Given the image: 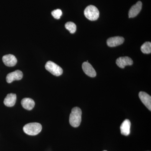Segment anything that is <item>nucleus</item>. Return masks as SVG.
<instances>
[{"instance_id": "nucleus-1", "label": "nucleus", "mask_w": 151, "mask_h": 151, "mask_svg": "<svg viewBox=\"0 0 151 151\" xmlns=\"http://www.w3.org/2000/svg\"><path fill=\"white\" fill-rule=\"evenodd\" d=\"M82 112L78 107H74L71 110L69 117V123L72 127L76 128L80 126L81 121Z\"/></svg>"}, {"instance_id": "nucleus-2", "label": "nucleus", "mask_w": 151, "mask_h": 151, "mask_svg": "<svg viewBox=\"0 0 151 151\" xmlns=\"http://www.w3.org/2000/svg\"><path fill=\"white\" fill-rule=\"evenodd\" d=\"M42 129V127L38 123H31L27 124L23 127V131L27 134L35 136L39 134Z\"/></svg>"}, {"instance_id": "nucleus-3", "label": "nucleus", "mask_w": 151, "mask_h": 151, "mask_svg": "<svg viewBox=\"0 0 151 151\" xmlns=\"http://www.w3.org/2000/svg\"><path fill=\"white\" fill-rule=\"evenodd\" d=\"M85 17L90 21H95L99 18L100 12L95 6L89 5L86 7L84 11Z\"/></svg>"}, {"instance_id": "nucleus-4", "label": "nucleus", "mask_w": 151, "mask_h": 151, "mask_svg": "<svg viewBox=\"0 0 151 151\" xmlns=\"http://www.w3.org/2000/svg\"><path fill=\"white\" fill-rule=\"evenodd\" d=\"M45 67L47 70L55 76H60L62 75L63 72V70L60 66L51 61L47 62Z\"/></svg>"}, {"instance_id": "nucleus-5", "label": "nucleus", "mask_w": 151, "mask_h": 151, "mask_svg": "<svg viewBox=\"0 0 151 151\" xmlns=\"http://www.w3.org/2000/svg\"><path fill=\"white\" fill-rule=\"evenodd\" d=\"M23 74L21 70H17L9 73L6 76V80L8 83H12L15 80H20L22 79Z\"/></svg>"}, {"instance_id": "nucleus-6", "label": "nucleus", "mask_w": 151, "mask_h": 151, "mask_svg": "<svg viewBox=\"0 0 151 151\" xmlns=\"http://www.w3.org/2000/svg\"><path fill=\"white\" fill-rule=\"evenodd\" d=\"M116 63L119 67L124 68L127 65H132L133 64V61L132 58L129 57H121L117 59Z\"/></svg>"}, {"instance_id": "nucleus-7", "label": "nucleus", "mask_w": 151, "mask_h": 151, "mask_svg": "<svg viewBox=\"0 0 151 151\" xmlns=\"http://www.w3.org/2000/svg\"><path fill=\"white\" fill-rule=\"evenodd\" d=\"M124 41V38L122 37H113L108 39L107 41V45L110 47H114L122 44Z\"/></svg>"}, {"instance_id": "nucleus-8", "label": "nucleus", "mask_w": 151, "mask_h": 151, "mask_svg": "<svg viewBox=\"0 0 151 151\" xmlns=\"http://www.w3.org/2000/svg\"><path fill=\"white\" fill-rule=\"evenodd\" d=\"M139 97L143 104L148 109L151 111V97L145 92H140L139 93Z\"/></svg>"}, {"instance_id": "nucleus-9", "label": "nucleus", "mask_w": 151, "mask_h": 151, "mask_svg": "<svg viewBox=\"0 0 151 151\" xmlns=\"http://www.w3.org/2000/svg\"><path fill=\"white\" fill-rule=\"evenodd\" d=\"M2 60L5 65L9 67H13L16 65L17 60L13 55H6L3 57Z\"/></svg>"}, {"instance_id": "nucleus-10", "label": "nucleus", "mask_w": 151, "mask_h": 151, "mask_svg": "<svg viewBox=\"0 0 151 151\" xmlns=\"http://www.w3.org/2000/svg\"><path fill=\"white\" fill-rule=\"evenodd\" d=\"M82 68L83 71L86 75L91 77H94L96 76L97 73L96 71L89 63L87 62L83 63Z\"/></svg>"}, {"instance_id": "nucleus-11", "label": "nucleus", "mask_w": 151, "mask_h": 151, "mask_svg": "<svg viewBox=\"0 0 151 151\" xmlns=\"http://www.w3.org/2000/svg\"><path fill=\"white\" fill-rule=\"evenodd\" d=\"M142 4L140 1H139L136 4L132 6L129 11V17L134 18L137 16L140 12L142 9Z\"/></svg>"}, {"instance_id": "nucleus-12", "label": "nucleus", "mask_w": 151, "mask_h": 151, "mask_svg": "<svg viewBox=\"0 0 151 151\" xmlns=\"http://www.w3.org/2000/svg\"><path fill=\"white\" fill-rule=\"evenodd\" d=\"M17 100V95L15 94L10 93L8 94L4 100V104L9 107L14 106Z\"/></svg>"}, {"instance_id": "nucleus-13", "label": "nucleus", "mask_w": 151, "mask_h": 151, "mask_svg": "<svg viewBox=\"0 0 151 151\" xmlns=\"http://www.w3.org/2000/svg\"><path fill=\"white\" fill-rule=\"evenodd\" d=\"M131 123L129 120L126 119L122 123L121 125V134L122 135L127 136L130 133V128H131Z\"/></svg>"}, {"instance_id": "nucleus-14", "label": "nucleus", "mask_w": 151, "mask_h": 151, "mask_svg": "<svg viewBox=\"0 0 151 151\" xmlns=\"http://www.w3.org/2000/svg\"><path fill=\"white\" fill-rule=\"evenodd\" d=\"M21 104L23 108L25 109L31 111L35 105V103L32 99L29 98H24L22 100Z\"/></svg>"}, {"instance_id": "nucleus-15", "label": "nucleus", "mask_w": 151, "mask_h": 151, "mask_svg": "<svg viewBox=\"0 0 151 151\" xmlns=\"http://www.w3.org/2000/svg\"><path fill=\"white\" fill-rule=\"evenodd\" d=\"M141 50L145 54H150L151 52V43L150 42H145L141 47Z\"/></svg>"}, {"instance_id": "nucleus-16", "label": "nucleus", "mask_w": 151, "mask_h": 151, "mask_svg": "<svg viewBox=\"0 0 151 151\" xmlns=\"http://www.w3.org/2000/svg\"><path fill=\"white\" fill-rule=\"evenodd\" d=\"M65 27L71 34L74 33L76 31V25L73 22H68L65 24Z\"/></svg>"}, {"instance_id": "nucleus-17", "label": "nucleus", "mask_w": 151, "mask_h": 151, "mask_svg": "<svg viewBox=\"0 0 151 151\" xmlns=\"http://www.w3.org/2000/svg\"><path fill=\"white\" fill-rule=\"evenodd\" d=\"M52 15L54 18L59 19L62 15V12L60 9L55 10L51 12Z\"/></svg>"}, {"instance_id": "nucleus-18", "label": "nucleus", "mask_w": 151, "mask_h": 151, "mask_svg": "<svg viewBox=\"0 0 151 151\" xmlns=\"http://www.w3.org/2000/svg\"></svg>"}]
</instances>
